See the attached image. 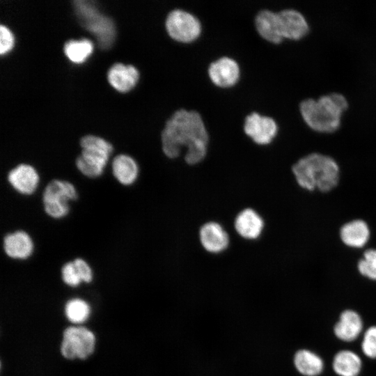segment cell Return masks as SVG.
Instances as JSON below:
<instances>
[{
	"mask_svg": "<svg viewBox=\"0 0 376 376\" xmlns=\"http://www.w3.org/2000/svg\"><path fill=\"white\" fill-rule=\"evenodd\" d=\"M161 139L163 152L169 158L178 157L184 146L185 161L189 165L200 163L206 156L209 136L197 111L176 110L166 120Z\"/></svg>",
	"mask_w": 376,
	"mask_h": 376,
	"instance_id": "cell-1",
	"label": "cell"
},
{
	"mask_svg": "<svg viewBox=\"0 0 376 376\" xmlns=\"http://www.w3.org/2000/svg\"><path fill=\"white\" fill-rule=\"evenodd\" d=\"M349 107L345 95L338 91L307 97L300 101L299 113L307 126L313 130L329 133L340 128L342 117Z\"/></svg>",
	"mask_w": 376,
	"mask_h": 376,
	"instance_id": "cell-2",
	"label": "cell"
},
{
	"mask_svg": "<svg viewBox=\"0 0 376 376\" xmlns=\"http://www.w3.org/2000/svg\"><path fill=\"white\" fill-rule=\"evenodd\" d=\"M292 172L297 184L303 189L322 192L333 189L339 181V166L329 155L318 152L299 158L292 166Z\"/></svg>",
	"mask_w": 376,
	"mask_h": 376,
	"instance_id": "cell-3",
	"label": "cell"
},
{
	"mask_svg": "<svg viewBox=\"0 0 376 376\" xmlns=\"http://www.w3.org/2000/svg\"><path fill=\"white\" fill-rule=\"evenodd\" d=\"M75 13L83 27L94 35L102 49H108L116 37L113 20L103 15L93 1L76 0L73 1Z\"/></svg>",
	"mask_w": 376,
	"mask_h": 376,
	"instance_id": "cell-4",
	"label": "cell"
},
{
	"mask_svg": "<svg viewBox=\"0 0 376 376\" xmlns=\"http://www.w3.org/2000/svg\"><path fill=\"white\" fill-rule=\"evenodd\" d=\"M81 152L77 157L75 164L84 176L95 178L100 176L112 152V146L105 139L86 135L80 140Z\"/></svg>",
	"mask_w": 376,
	"mask_h": 376,
	"instance_id": "cell-5",
	"label": "cell"
},
{
	"mask_svg": "<svg viewBox=\"0 0 376 376\" xmlns=\"http://www.w3.org/2000/svg\"><path fill=\"white\" fill-rule=\"evenodd\" d=\"M95 345V335L91 329L72 324L63 331L60 352L68 360H85L93 354Z\"/></svg>",
	"mask_w": 376,
	"mask_h": 376,
	"instance_id": "cell-6",
	"label": "cell"
},
{
	"mask_svg": "<svg viewBox=\"0 0 376 376\" xmlns=\"http://www.w3.org/2000/svg\"><path fill=\"white\" fill-rule=\"evenodd\" d=\"M78 194L72 183L54 179L45 186L42 196L45 213L52 218L61 219L70 211L69 202L76 201Z\"/></svg>",
	"mask_w": 376,
	"mask_h": 376,
	"instance_id": "cell-7",
	"label": "cell"
},
{
	"mask_svg": "<svg viewBox=\"0 0 376 376\" xmlns=\"http://www.w3.org/2000/svg\"><path fill=\"white\" fill-rule=\"evenodd\" d=\"M169 36L180 42H190L196 39L201 31L199 19L191 13L183 9L171 10L165 20Z\"/></svg>",
	"mask_w": 376,
	"mask_h": 376,
	"instance_id": "cell-8",
	"label": "cell"
},
{
	"mask_svg": "<svg viewBox=\"0 0 376 376\" xmlns=\"http://www.w3.org/2000/svg\"><path fill=\"white\" fill-rule=\"evenodd\" d=\"M244 130L256 143L266 145L276 135L278 125L272 117L253 111L245 118Z\"/></svg>",
	"mask_w": 376,
	"mask_h": 376,
	"instance_id": "cell-9",
	"label": "cell"
},
{
	"mask_svg": "<svg viewBox=\"0 0 376 376\" xmlns=\"http://www.w3.org/2000/svg\"><path fill=\"white\" fill-rule=\"evenodd\" d=\"M277 16L283 38L299 40L310 31V25L306 16L297 9H282L277 12Z\"/></svg>",
	"mask_w": 376,
	"mask_h": 376,
	"instance_id": "cell-10",
	"label": "cell"
},
{
	"mask_svg": "<svg viewBox=\"0 0 376 376\" xmlns=\"http://www.w3.org/2000/svg\"><path fill=\"white\" fill-rule=\"evenodd\" d=\"M198 237L202 247L212 254L222 253L230 244L228 233L221 224L215 221L204 223L199 228Z\"/></svg>",
	"mask_w": 376,
	"mask_h": 376,
	"instance_id": "cell-11",
	"label": "cell"
},
{
	"mask_svg": "<svg viewBox=\"0 0 376 376\" xmlns=\"http://www.w3.org/2000/svg\"><path fill=\"white\" fill-rule=\"evenodd\" d=\"M11 187L22 195H31L36 190L40 177L36 169L28 164H19L7 175Z\"/></svg>",
	"mask_w": 376,
	"mask_h": 376,
	"instance_id": "cell-12",
	"label": "cell"
},
{
	"mask_svg": "<svg viewBox=\"0 0 376 376\" xmlns=\"http://www.w3.org/2000/svg\"><path fill=\"white\" fill-rule=\"evenodd\" d=\"M264 227L263 218L251 207L240 210L234 219V228L236 233L245 240L258 239L261 235Z\"/></svg>",
	"mask_w": 376,
	"mask_h": 376,
	"instance_id": "cell-13",
	"label": "cell"
},
{
	"mask_svg": "<svg viewBox=\"0 0 376 376\" xmlns=\"http://www.w3.org/2000/svg\"><path fill=\"white\" fill-rule=\"evenodd\" d=\"M3 249L6 255L12 259L26 260L32 255L34 244L28 233L17 230L4 236Z\"/></svg>",
	"mask_w": 376,
	"mask_h": 376,
	"instance_id": "cell-14",
	"label": "cell"
},
{
	"mask_svg": "<svg viewBox=\"0 0 376 376\" xmlns=\"http://www.w3.org/2000/svg\"><path fill=\"white\" fill-rule=\"evenodd\" d=\"M208 75L215 84L222 87L230 86L239 78L240 66L235 59L227 56H221L210 64Z\"/></svg>",
	"mask_w": 376,
	"mask_h": 376,
	"instance_id": "cell-15",
	"label": "cell"
},
{
	"mask_svg": "<svg viewBox=\"0 0 376 376\" xmlns=\"http://www.w3.org/2000/svg\"><path fill=\"white\" fill-rule=\"evenodd\" d=\"M137 69L132 65L116 63L107 72V79L115 89L120 92H127L132 89L139 79Z\"/></svg>",
	"mask_w": 376,
	"mask_h": 376,
	"instance_id": "cell-16",
	"label": "cell"
},
{
	"mask_svg": "<svg viewBox=\"0 0 376 376\" xmlns=\"http://www.w3.org/2000/svg\"><path fill=\"white\" fill-rule=\"evenodd\" d=\"M363 329L361 316L354 311L345 310L334 326V334L341 340L350 342L358 338Z\"/></svg>",
	"mask_w": 376,
	"mask_h": 376,
	"instance_id": "cell-17",
	"label": "cell"
},
{
	"mask_svg": "<svg viewBox=\"0 0 376 376\" xmlns=\"http://www.w3.org/2000/svg\"><path fill=\"white\" fill-rule=\"evenodd\" d=\"M111 170L113 177L121 185H133L139 177V169L135 159L125 154L116 155L112 160Z\"/></svg>",
	"mask_w": 376,
	"mask_h": 376,
	"instance_id": "cell-18",
	"label": "cell"
},
{
	"mask_svg": "<svg viewBox=\"0 0 376 376\" xmlns=\"http://www.w3.org/2000/svg\"><path fill=\"white\" fill-rule=\"evenodd\" d=\"M255 24L260 35L268 41L279 43L283 40L277 12L269 9L260 10L255 17Z\"/></svg>",
	"mask_w": 376,
	"mask_h": 376,
	"instance_id": "cell-19",
	"label": "cell"
},
{
	"mask_svg": "<svg viewBox=\"0 0 376 376\" xmlns=\"http://www.w3.org/2000/svg\"><path fill=\"white\" fill-rule=\"evenodd\" d=\"M340 237L345 245L361 248L368 242L370 230L364 221L355 219L345 224L340 228Z\"/></svg>",
	"mask_w": 376,
	"mask_h": 376,
	"instance_id": "cell-20",
	"label": "cell"
},
{
	"mask_svg": "<svg viewBox=\"0 0 376 376\" xmlns=\"http://www.w3.org/2000/svg\"><path fill=\"white\" fill-rule=\"evenodd\" d=\"M333 369L339 376H357L361 369L360 357L350 350L338 352L333 360Z\"/></svg>",
	"mask_w": 376,
	"mask_h": 376,
	"instance_id": "cell-21",
	"label": "cell"
},
{
	"mask_svg": "<svg viewBox=\"0 0 376 376\" xmlns=\"http://www.w3.org/2000/svg\"><path fill=\"white\" fill-rule=\"evenodd\" d=\"M294 363L297 370L305 376H317L324 368L321 357L308 350L297 351L294 357Z\"/></svg>",
	"mask_w": 376,
	"mask_h": 376,
	"instance_id": "cell-22",
	"label": "cell"
},
{
	"mask_svg": "<svg viewBox=\"0 0 376 376\" xmlns=\"http://www.w3.org/2000/svg\"><path fill=\"white\" fill-rule=\"evenodd\" d=\"M91 309L84 299L73 297L64 305V315L72 325H82L90 317Z\"/></svg>",
	"mask_w": 376,
	"mask_h": 376,
	"instance_id": "cell-23",
	"label": "cell"
},
{
	"mask_svg": "<svg viewBox=\"0 0 376 376\" xmlns=\"http://www.w3.org/2000/svg\"><path fill=\"white\" fill-rule=\"evenodd\" d=\"M93 49V43L86 38L70 40L65 43L63 47L65 56L70 61L76 63L84 62Z\"/></svg>",
	"mask_w": 376,
	"mask_h": 376,
	"instance_id": "cell-24",
	"label": "cell"
},
{
	"mask_svg": "<svg viewBox=\"0 0 376 376\" xmlns=\"http://www.w3.org/2000/svg\"><path fill=\"white\" fill-rule=\"evenodd\" d=\"M357 267L361 275L376 281V249L366 250L363 258L359 260Z\"/></svg>",
	"mask_w": 376,
	"mask_h": 376,
	"instance_id": "cell-25",
	"label": "cell"
},
{
	"mask_svg": "<svg viewBox=\"0 0 376 376\" xmlns=\"http://www.w3.org/2000/svg\"><path fill=\"white\" fill-rule=\"evenodd\" d=\"M63 282L70 288H76L82 282L73 261L64 263L61 268Z\"/></svg>",
	"mask_w": 376,
	"mask_h": 376,
	"instance_id": "cell-26",
	"label": "cell"
},
{
	"mask_svg": "<svg viewBox=\"0 0 376 376\" xmlns=\"http://www.w3.org/2000/svg\"><path fill=\"white\" fill-rule=\"evenodd\" d=\"M361 350L366 357L376 359V326L369 327L364 333Z\"/></svg>",
	"mask_w": 376,
	"mask_h": 376,
	"instance_id": "cell-27",
	"label": "cell"
},
{
	"mask_svg": "<svg viewBox=\"0 0 376 376\" xmlns=\"http://www.w3.org/2000/svg\"><path fill=\"white\" fill-rule=\"evenodd\" d=\"M73 263L77 269L82 282L89 283L93 281V271L88 263L81 258H76Z\"/></svg>",
	"mask_w": 376,
	"mask_h": 376,
	"instance_id": "cell-28",
	"label": "cell"
},
{
	"mask_svg": "<svg viewBox=\"0 0 376 376\" xmlns=\"http://www.w3.org/2000/svg\"><path fill=\"white\" fill-rule=\"evenodd\" d=\"M13 36L10 31L3 25L0 26V53L3 54L10 51L13 45Z\"/></svg>",
	"mask_w": 376,
	"mask_h": 376,
	"instance_id": "cell-29",
	"label": "cell"
}]
</instances>
